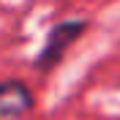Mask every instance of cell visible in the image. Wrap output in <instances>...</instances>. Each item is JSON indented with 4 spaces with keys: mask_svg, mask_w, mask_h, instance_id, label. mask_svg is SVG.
<instances>
[{
    "mask_svg": "<svg viewBox=\"0 0 120 120\" xmlns=\"http://www.w3.org/2000/svg\"><path fill=\"white\" fill-rule=\"evenodd\" d=\"M85 30H87V22L82 19H66V22H57L49 33H46V41L41 46V52L36 55V71H52L57 66L63 55L74 46V41H79Z\"/></svg>",
    "mask_w": 120,
    "mask_h": 120,
    "instance_id": "1",
    "label": "cell"
},
{
    "mask_svg": "<svg viewBox=\"0 0 120 120\" xmlns=\"http://www.w3.org/2000/svg\"><path fill=\"white\" fill-rule=\"evenodd\" d=\"M33 109V93L19 79L0 82V120H16Z\"/></svg>",
    "mask_w": 120,
    "mask_h": 120,
    "instance_id": "2",
    "label": "cell"
}]
</instances>
